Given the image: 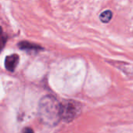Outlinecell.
Wrapping results in <instances>:
<instances>
[{
  "mask_svg": "<svg viewBox=\"0 0 133 133\" xmlns=\"http://www.w3.org/2000/svg\"><path fill=\"white\" fill-rule=\"evenodd\" d=\"M24 133H33V131L31 128H25Z\"/></svg>",
  "mask_w": 133,
  "mask_h": 133,
  "instance_id": "obj_7",
  "label": "cell"
},
{
  "mask_svg": "<svg viewBox=\"0 0 133 133\" xmlns=\"http://www.w3.org/2000/svg\"><path fill=\"white\" fill-rule=\"evenodd\" d=\"M6 40H7V36L3 32V28L0 27V51L4 48V46L6 43Z\"/></svg>",
  "mask_w": 133,
  "mask_h": 133,
  "instance_id": "obj_6",
  "label": "cell"
},
{
  "mask_svg": "<svg viewBox=\"0 0 133 133\" xmlns=\"http://www.w3.org/2000/svg\"><path fill=\"white\" fill-rule=\"evenodd\" d=\"M82 112V105L75 100H64L59 104L60 120L71 122L75 120Z\"/></svg>",
  "mask_w": 133,
  "mask_h": 133,
  "instance_id": "obj_2",
  "label": "cell"
},
{
  "mask_svg": "<svg viewBox=\"0 0 133 133\" xmlns=\"http://www.w3.org/2000/svg\"><path fill=\"white\" fill-rule=\"evenodd\" d=\"M112 17H113V13L110 10H105L100 14L99 19L103 23H109Z\"/></svg>",
  "mask_w": 133,
  "mask_h": 133,
  "instance_id": "obj_5",
  "label": "cell"
},
{
  "mask_svg": "<svg viewBox=\"0 0 133 133\" xmlns=\"http://www.w3.org/2000/svg\"><path fill=\"white\" fill-rule=\"evenodd\" d=\"M19 59H20V57L17 54H12V55L7 56L5 59L6 69L10 72L14 71L19 63Z\"/></svg>",
  "mask_w": 133,
  "mask_h": 133,
  "instance_id": "obj_3",
  "label": "cell"
},
{
  "mask_svg": "<svg viewBox=\"0 0 133 133\" xmlns=\"http://www.w3.org/2000/svg\"><path fill=\"white\" fill-rule=\"evenodd\" d=\"M18 46L21 49H24V50H38V49H42L39 45L31 43V42H26V41L20 42L18 44Z\"/></svg>",
  "mask_w": 133,
  "mask_h": 133,
  "instance_id": "obj_4",
  "label": "cell"
},
{
  "mask_svg": "<svg viewBox=\"0 0 133 133\" xmlns=\"http://www.w3.org/2000/svg\"><path fill=\"white\" fill-rule=\"evenodd\" d=\"M59 103L52 96H44L39 103L38 115L41 121L48 125L53 126L60 120Z\"/></svg>",
  "mask_w": 133,
  "mask_h": 133,
  "instance_id": "obj_1",
  "label": "cell"
}]
</instances>
